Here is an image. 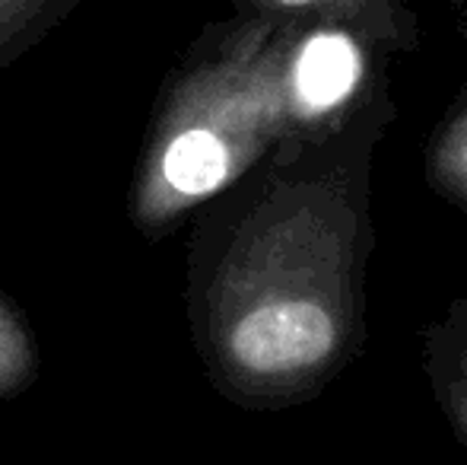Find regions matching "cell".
<instances>
[{"label": "cell", "mask_w": 467, "mask_h": 465, "mask_svg": "<svg viewBox=\"0 0 467 465\" xmlns=\"http://www.w3.org/2000/svg\"><path fill=\"white\" fill-rule=\"evenodd\" d=\"M394 115L388 93L331 134L280 141L197 236V342L226 396L306 402L363 354L372 169Z\"/></svg>", "instance_id": "obj_1"}, {"label": "cell", "mask_w": 467, "mask_h": 465, "mask_svg": "<svg viewBox=\"0 0 467 465\" xmlns=\"http://www.w3.org/2000/svg\"><path fill=\"white\" fill-rule=\"evenodd\" d=\"M283 23L235 10L169 77L143 166L140 211L172 220L239 185L286 137Z\"/></svg>", "instance_id": "obj_2"}, {"label": "cell", "mask_w": 467, "mask_h": 465, "mask_svg": "<svg viewBox=\"0 0 467 465\" xmlns=\"http://www.w3.org/2000/svg\"><path fill=\"white\" fill-rule=\"evenodd\" d=\"M388 58V51L350 26H283L280 90L286 137L331 134L391 93Z\"/></svg>", "instance_id": "obj_3"}, {"label": "cell", "mask_w": 467, "mask_h": 465, "mask_svg": "<svg viewBox=\"0 0 467 465\" xmlns=\"http://www.w3.org/2000/svg\"><path fill=\"white\" fill-rule=\"evenodd\" d=\"M235 10L274 23H337L363 32L388 55L420 48V19L407 0H239Z\"/></svg>", "instance_id": "obj_4"}, {"label": "cell", "mask_w": 467, "mask_h": 465, "mask_svg": "<svg viewBox=\"0 0 467 465\" xmlns=\"http://www.w3.org/2000/svg\"><path fill=\"white\" fill-rule=\"evenodd\" d=\"M420 364L439 411L467 449V297H455L420 329Z\"/></svg>", "instance_id": "obj_5"}, {"label": "cell", "mask_w": 467, "mask_h": 465, "mask_svg": "<svg viewBox=\"0 0 467 465\" xmlns=\"http://www.w3.org/2000/svg\"><path fill=\"white\" fill-rule=\"evenodd\" d=\"M426 175L436 195L467 211V80L426 147Z\"/></svg>", "instance_id": "obj_6"}, {"label": "cell", "mask_w": 467, "mask_h": 465, "mask_svg": "<svg viewBox=\"0 0 467 465\" xmlns=\"http://www.w3.org/2000/svg\"><path fill=\"white\" fill-rule=\"evenodd\" d=\"M80 0H0V68L61 26Z\"/></svg>", "instance_id": "obj_7"}, {"label": "cell", "mask_w": 467, "mask_h": 465, "mask_svg": "<svg viewBox=\"0 0 467 465\" xmlns=\"http://www.w3.org/2000/svg\"><path fill=\"white\" fill-rule=\"evenodd\" d=\"M32 373V348L19 319L0 303V396L26 383Z\"/></svg>", "instance_id": "obj_8"}, {"label": "cell", "mask_w": 467, "mask_h": 465, "mask_svg": "<svg viewBox=\"0 0 467 465\" xmlns=\"http://www.w3.org/2000/svg\"><path fill=\"white\" fill-rule=\"evenodd\" d=\"M451 10H455V19H458V32H462V38L467 42V0H449Z\"/></svg>", "instance_id": "obj_9"}]
</instances>
